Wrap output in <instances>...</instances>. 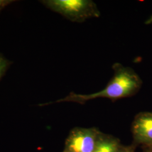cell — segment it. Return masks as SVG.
Returning <instances> with one entry per match:
<instances>
[{
  "instance_id": "4",
  "label": "cell",
  "mask_w": 152,
  "mask_h": 152,
  "mask_svg": "<svg viewBox=\"0 0 152 152\" xmlns=\"http://www.w3.org/2000/svg\"><path fill=\"white\" fill-rule=\"evenodd\" d=\"M131 131L136 144L144 146L152 144V112L137 114L132 124Z\"/></svg>"
},
{
  "instance_id": "6",
  "label": "cell",
  "mask_w": 152,
  "mask_h": 152,
  "mask_svg": "<svg viewBox=\"0 0 152 152\" xmlns=\"http://www.w3.org/2000/svg\"><path fill=\"white\" fill-rule=\"evenodd\" d=\"M10 63L9 60L6 59L1 55L0 54V79L4 75Z\"/></svg>"
},
{
  "instance_id": "9",
  "label": "cell",
  "mask_w": 152,
  "mask_h": 152,
  "mask_svg": "<svg viewBox=\"0 0 152 152\" xmlns=\"http://www.w3.org/2000/svg\"><path fill=\"white\" fill-rule=\"evenodd\" d=\"M144 147L145 148L146 150H148V151H149L151 152H152V144H149V145H147V146H144Z\"/></svg>"
},
{
  "instance_id": "11",
  "label": "cell",
  "mask_w": 152,
  "mask_h": 152,
  "mask_svg": "<svg viewBox=\"0 0 152 152\" xmlns=\"http://www.w3.org/2000/svg\"><path fill=\"white\" fill-rule=\"evenodd\" d=\"M63 152H66V151H63Z\"/></svg>"
},
{
  "instance_id": "5",
  "label": "cell",
  "mask_w": 152,
  "mask_h": 152,
  "mask_svg": "<svg viewBox=\"0 0 152 152\" xmlns=\"http://www.w3.org/2000/svg\"><path fill=\"white\" fill-rule=\"evenodd\" d=\"M122 147L117 138L102 132L94 152H120Z\"/></svg>"
},
{
  "instance_id": "2",
  "label": "cell",
  "mask_w": 152,
  "mask_h": 152,
  "mask_svg": "<svg viewBox=\"0 0 152 152\" xmlns=\"http://www.w3.org/2000/svg\"><path fill=\"white\" fill-rule=\"evenodd\" d=\"M41 2L71 22L82 23L100 16L98 6L91 0H45Z\"/></svg>"
},
{
  "instance_id": "3",
  "label": "cell",
  "mask_w": 152,
  "mask_h": 152,
  "mask_svg": "<svg viewBox=\"0 0 152 152\" xmlns=\"http://www.w3.org/2000/svg\"><path fill=\"white\" fill-rule=\"evenodd\" d=\"M102 133L95 127H75L70 131L66 139L64 151L94 152Z\"/></svg>"
},
{
  "instance_id": "10",
  "label": "cell",
  "mask_w": 152,
  "mask_h": 152,
  "mask_svg": "<svg viewBox=\"0 0 152 152\" xmlns=\"http://www.w3.org/2000/svg\"><path fill=\"white\" fill-rule=\"evenodd\" d=\"M145 152H151L150 151H148V150H145Z\"/></svg>"
},
{
  "instance_id": "1",
  "label": "cell",
  "mask_w": 152,
  "mask_h": 152,
  "mask_svg": "<svg viewBox=\"0 0 152 152\" xmlns=\"http://www.w3.org/2000/svg\"><path fill=\"white\" fill-rule=\"evenodd\" d=\"M114 75L108 83L102 90L91 94H80L72 92L65 98L55 102L41 104L48 105L55 103L74 102L83 104L87 101L97 98H108L114 102L122 98L130 97L139 91L141 88V78L131 68L125 66L119 63L112 66Z\"/></svg>"
},
{
  "instance_id": "7",
  "label": "cell",
  "mask_w": 152,
  "mask_h": 152,
  "mask_svg": "<svg viewBox=\"0 0 152 152\" xmlns=\"http://www.w3.org/2000/svg\"><path fill=\"white\" fill-rule=\"evenodd\" d=\"M134 147H135L134 145H131V146L122 145L120 152H134Z\"/></svg>"
},
{
  "instance_id": "8",
  "label": "cell",
  "mask_w": 152,
  "mask_h": 152,
  "mask_svg": "<svg viewBox=\"0 0 152 152\" xmlns=\"http://www.w3.org/2000/svg\"><path fill=\"white\" fill-rule=\"evenodd\" d=\"M12 2V1H4L0 0V11L5 7L6 6L9 5L10 3Z\"/></svg>"
}]
</instances>
